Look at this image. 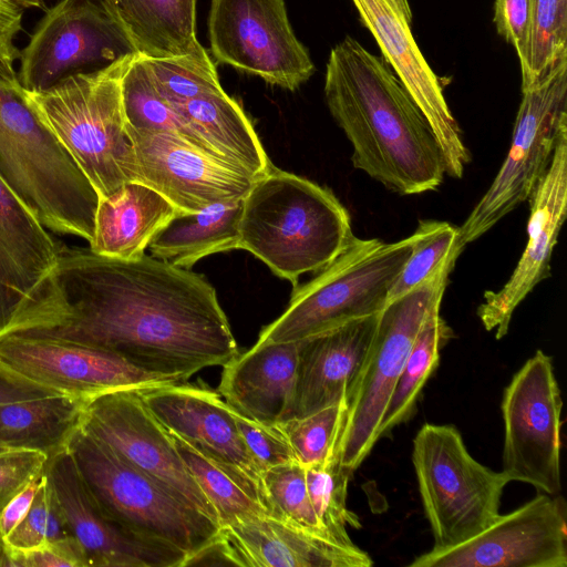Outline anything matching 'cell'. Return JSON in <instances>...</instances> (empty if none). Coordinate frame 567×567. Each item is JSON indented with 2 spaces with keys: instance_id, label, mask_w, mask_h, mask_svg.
Instances as JSON below:
<instances>
[{
  "instance_id": "9a60e30c",
  "label": "cell",
  "mask_w": 567,
  "mask_h": 567,
  "mask_svg": "<svg viewBox=\"0 0 567 567\" xmlns=\"http://www.w3.org/2000/svg\"><path fill=\"white\" fill-rule=\"evenodd\" d=\"M82 427L185 505L218 525L217 513L182 460L168 430L140 390L102 393L84 402Z\"/></svg>"
},
{
  "instance_id": "5bb4252c",
  "label": "cell",
  "mask_w": 567,
  "mask_h": 567,
  "mask_svg": "<svg viewBox=\"0 0 567 567\" xmlns=\"http://www.w3.org/2000/svg\"><path fill=\"white\" fill-rule=\"evenodd\" d=\"M0 372L83 401L115 390H144L179 382L137 368L102 349L20 333L0 336Z\"/></svg>"
},
{
  "instance_id": "2e32d148",
  "label": "cell",
  "mask_w": 567,
  "mask_h": 567,
  "mask_svg": "<svg viewBox=\"0 0 567 567\" xmlns=\"http://www.w3.org/2000/svg\"><path fill=\"white\" fill-rule=\"evenodd\" d=\"M410 567H566L565 498L540 493L466 542L432 548Z\"/></svg>"
},
{
  "instance_id": "603a6c76",
  "label": "cell",
  "mask_w": 567,
  "mask_h": 567,
  "mask_svg": "<svg viewBox=\"0 0 567 567\" xmlns=\"http://www.w3.org/2000/svg\"><path fill=\"white\" fill-rule=\"evenodd\" d=\"M378 319L379 313L300 341L290 420L348 404Z\"/></svg>"
},
{
  "instance_id": "f35d334b",
  "label": "cell",
  "mask_w": 567,
  "mask_h": 567,
  "mask_svg": "<svg viewBox=\"0 0 567 567\" xmlns=\"http://www.w3.org/2000/svg\"><path fill=\"white\" fill-rule=\"evenodd\" d=\"M567 55V0H534L525 85Z\"/></svg>"
},
{
  "instance_id": "ee69618b",
  "label": "cell",
  "mask_w": 567,
  "mask_h": 567,
  "mask_svg": "<svg viewBox=\"0 0 567 567\" xmlns=\"http://www.w3.org/2000/svg\"><path fill=\"white\" fill-rule=\"evenodd\" d=\"M10 550L13 567H89L86 556L73 536L29 550H17L11 547Z\"/></svg>"
},
{
  "instance_id": "ab89813d",
  "label": "cell",
  "mask_w": 567,
  "mask_h": 567,
  "mask_svg": "<svg viewBox=\"0 0 567 567\" xmlns=\"http://www.w3.org/2000/svg\"><path fill=\"white\" fill-rule=\"evenodd\" d=\"M72 536L43 473L42 482L23 519L4 537L17 550H29Z\"/></svg>"
},
{
  "instance_id": "d6986e66",
  "label": "cell",
  "mask_w": 567,
  "mask_h": 567,
  "mask_svg": "<svg viewBox=\"0 0 567 567\" xmlns=\"http://www.w3.org/2000/svg\"><path fill=\"white\" fill-rule=\"evenodd\" d=\"M44 475L89 567H184L188 556L141 537L107 517L87 491L69 450L48 458Z\"/></svg>"
},
{
  "instance_id": "83f0119b",
  "label": "cell",
  "mask_w": 567,
  "mask_h": 567,
  "mask_svg": "<svg viewBox=\"0 0 567 567\" xmlns=\"http://www.w3.org/2000/svg\"><path fill=\"white\" fill-rule=\"evenodd\" d=\"M134 52L147 59L196 53L195 19L182 0H102Z\"/></svg>"
},
{
  "instance_id": "60d3db41",
  "label": "cell",
  "mask_w": 567,
  "mask_h": 567,
  "mask_svg": "<svg viewBox=\"0 0 567 567\" xmlns=\"http://www.w3.org/2000/svg\"><path fill=\"white\" fill-rule=\"evenodd\" d=\"M233 413L248 451L262 472L277 465L297 461L279 424L260 423L245 417L234 410Z\"/></svg>"
},
{
  "instance_id": "3957f363",
  "label": "cell",
  "mask_w": 567,
  "mask_h": 567,
  "mask_svg": "<svg viewBox=\"0 0 567 567\" xmlns=\"http://www.w3.org/2000/svg\"><path fill=\"white\" fill-rule=\"evenodd\" d=\"M0 177L47 229L90 244L99 194L1 60Z\"/></svg>"
},
{
  "instance_id": "74e56055",
  "label": "cell",
  "mask_w": 567,
  "mask_h": 567,
  "mask_svg": "<svg viewBox=\"0 0 567 567\" xmlns=\"http://www.w3.org/2000/svg\"><path fill=\"white\" fill-rule=\"evenodd\" d=\"M346 411L347 404L338 403L279 424L300 464L324 463L333 455Z\"/></svg>"
},
{
  "instance_id": "836d02e7",
  "label": "cell",
  "mask_w": 567,
  "mask_h": 567,
  "mask_svg": "<svg viewBox=\"0 0 567 567\" xmlns=\"http://www.w3.org/2000/svg\"><path fill=\"white\" fill-rule=\"evenodd\" d=\"M311 505L324 532L334 540L352 544L348 527L360 528L359 517L347 506L348 483L352 476L333 454L324 463L305 466Z\"/></svg>"
},
{
  "instance_id": "44dd1931",
  "label": "cell",
  "mask_w": 567,
  "mask_h": 567,
  "mask_svg": "<svg viewBox=\"0 0 567 567\" xmlns=\"http://www.w3.org/2000/svg\"><path fill=\"white\" fill-rule=\"evenodd\" d=\"M62 247L0 177V336L43 298Z\"/></svg>"
},
{
  "instance_id": "7c38bea8",
  "label": "cell",
  "mask_w": 567,
  "mask_h": 567,
  "mask_svg": "<svg viewBox=\"0 0 567 567\" xmlns=\"http://www.w3.org/2000/svg\"><path fill=\"white\" fill-rule=\"evenodd\" d=\"M132 53L102 0H59L45 10L20 50L18 76L28 92H43Z\"/></svg>"
},
{
  "instance_id": "f6af8a7d",
  "label": "cell",
  "mask_w": 567,
  "mask_h": 567,
  "mask_svg": "<svg viewBox=\"0 0 567 567\" xmlns=\"http://www.w3.org/2000/svg\"><path fill=\"white\" fill-rule=\"evenodd\" d=\"M43 0H0V60L13 65L20 58L16 39L27 11L42 8Z\"/></svg>"
},
{
  "instance_id": "ba28073f",
  "label": "cell",
  "mask_w": 567,
  "mask_h": 567,
  "mask_svg": "<svg viewBox=\"0 0 567 567\" xmlns=\"http://www.w3.org/2000/svg\"><path fill=\"white\" fill-rule=\"evenodd\" d=\"M457 258L451 257L416 288L386 302L379 313L333 452L352 474L380 440V423L389 398L419 331L433 308L442 303Z\"/></svg>"
},
{
  "instance_id": "e0dca14e",
  "label": "cell",
  "mask_w": 567,
  "mask_h": 567,
  "mask_svg": "<svg viewBox=\"0 0 567 567\" xmlns=\"http://www.w3.org/2000/svg\"><path fill=\"white\" fill-rule=\"evenodd\" d=\"M381 55L426 117L443 154L446 175L462 178L471 154L446 102L441 79L429 65L412 32L409 0H351Z\"/></svg>"
},
{
  "instance_id": "30bf717a",
  "label": "cell",
  "mask_w": 567,
  "mask_h": 567,
  "mask_svg": "<svg viewBox=\"0 0 567 567\" xmlns=\"http://www.w3.org/2000/svg\"><path fill=\"white\" fill-rule=\"evenodd\" d=\"M567 127V55L522 85L509 151L492 184L458 226L465 247L527 202L545 176Z\"/></svg>"
},
{
  "instance_id": "52a82bcc",
  "label": "cell",
  "mask_w": 567,
  "mask_h": 567,
  "mask_svg": "<svg viewBox=\"0 0 567 567\" xmlns=\"http://www.w3.org/2000/svg\"><path fill=\"white\" fill-rule=\"evenodd\" d=\"M102 512L127 530L187 554V564L219 535L220 526L185 505L81 427L68 447Z\"/></svg>"
},
{
  "instance_id": "4dcf8cb0",
  "label": "cell",
  "mask_w": 567,
  "mask_h": 567,
  "mask_svg": "<svg viewBox=\"0 0 567 567\" xmlns=\"http://www.w3.org/2000/svg\"><path fill=\"white\" fill-rule=\"evenodd\" d=\"M168 432L188 471L214 506L220 528L252 517L269 516L262 488L257 483Z\"/></svg>"
},
{
  "instance_id": "d590c367",
  "label": "cell",
  "mask_w": 567,
  "mask_h": 567,
  "mask_svg": "<svg viewBox=\"0 0 567 567\" xmlns=\"http://www.w3.org/2000/svg\"><path fill=\"white\" fill-rule=\"evenodd\" d=\"M416 243L394 281L386 302L411 291L431 277L451 257L464 249L458 227L443 220H420Z\"/></svg>"
},
{
  "instance_id": "c3c4849f",
  "label": "cell",
  "mask_w": 567,
  "mask_h": 567,
  "mask_svg": "<svg viewBox=\"0 0 567 567\" xmlns=\"http://www.w3.org/2000/svg\"><path fill=\"white\" fill-rule=\"evenodd\" d=\"M186 11L192 18H196V0H182Z\"/></svg>"
},
{
  "instance_id": "7bdbcfd3",
  "label": "cell",
  "mask_w": 567,
  "mask_h": 567,
  "mask_svg": "<svg viewBox=\"0 0 567 567\" xmlns=\"http://www.w3.org/2000/svg\"><path fill=\"white\" fill-rule=\"evenodd\" d=\"M47 461L48 456L39 451L0 452V514L16 495L43 474Z\"/></svg>"
},
{
  "instance_id": "ffe728a7",
  "label": "cell",
  "mask_w": 567,
  "mask_h": 567,
  "mask_svg": "<svg viewBox=\"0 0 567 567\" xmlns=\"http://www.w3.org/2000/svg\"><path fill=\"white\" fill-rule=\"evenodd\" d=\"M527 202V245L505 285L485 291L477 308L483 327L494 331L496 339L507 334L520 302L550 277L553 250L567 214V127L561 130L551 163Z\"/></svg>"
},
{
  "instance_id": "6da1fadb",
  "label": "cell",
  "mask_w": 567,
  "mask_h": 567,
  "mask_svg": "<svg viewBox=\"0 0 567 567\" xmlns=\"http://www.w3.org/2000/svg\"><path fill=\"white\" fill-rule=\"evenodd\" d=\"M7 333L102 349L179 382L239 352L203 275L152 255L122 259L66 246L43 298Z\"/></svg>"
},
{
  "instance_id": "d4e9b609",
  "label": "cell",
  "mask_w": 567,
  "mask_h": 567,
  "mask_svg": "<svg viewBox=\"0 0 567 567\" xmlns=\"http://www.w3.org/2000/svg\"><path fill=\"white\" fill-rule=\"evenodd\" d=\"M300 341L255 343L223 367L218 391L240 415L265 424L291 417Z\"/></svg>"
},
{
  "instance_id": "7dc6e473",
  "label": "cell",
  "mask_w": 567,
  "mask_h": 567,
  "mask_svg": "<svg viewBox=\"0 0 567 567\" xmlns=\"http://www.w3.org/2000/svg\"><path fill=\"white\" fill-rule=\"evenodd\" d=\"M0 566H12L11 550L0 532Z\"/></svg>"
},
{
  "instance_id": "cb8c5ba5",
  "label": "cell",
  "mask_w": 567,
  "mask_h": 567,
  "mask_svg": "<svg viewBox=\"0 0 567 567\" xmlns=\"http://www.w3.org/2000/svg\"><path fill=\"white\" fill-rule=\"evenodd\" d=\"M230 565L247 567H370L371 557L343 544L271 516L252 517L220 528Z\"/></svg>"
},
{
  "instance_id": "b9f144b4",
  "label": "cell",
  "mask_w": 567,
  "mask_h": 567,
  "mask_svg": "<svg viewBox=\"0 0 567 567\" xmlns=\"http://www.w3.org/2000/svg\"><path fill=\"white\" fill-rule=\"evenodd\" d=\"M533 9L534 0H495L494 2L493 22L498 35L516 50L522 81L528 75Z\"/></svg>"
},
{
  "instance_id": "1f68e13d",
  "label": "cell",
  "mask_w": 567,
  "mask_h": 567,
  "mask_svg": "<svg viewBox=\"0 0 567 567\" xmlns=\"http://www.w3.org/2000/svg\"><path fill=\"white\" fill-rule=\"evenodd\" d=\"M440 308H433L416 336L389 398L380 423V439L413 416L423 388L439 365L440 351L453 338V330L440 316Z\"/></svg>"
},
{
  "instance_id": "bcb514c9",
  "label": "cell",
  "mask_w": 567,
  "mask_h": 567,
  "mask_svg": "<svg viewBox=\"0 0 567 567\" xmlns=\"http://www.w3.org/2000/svg\"><path fill=\"white\" fill-rule=\"evenodd\" d=\"M44 473V472H43ZM43 474L16 495L0 514V532L6 537L27 515L42 482Z\"/></svg>"
},
{
  "instance_id": "e575fe53",
  "label": "cell",
  "mask_w": 567,
  "mask_h": 567,
  "mask_svg": "<svg viewBox=\"0 0 567 567\" xmlns=\"http://www.w3.org/2000/svg\"><path fill=\"white\" fill-rule=\"evenodd\" d=\"M143 60L155 89L172 105L223 90L206 49L182 56Z\"/></svg>"
},
{
  "instance_id": "8d00e7d4",
  "label": "cell",
  "mask_w": 567,
  "mask_h": 567,
  "mask_svg": "<svg viewBox=\"0 0 567 567\" xmlns=\"http://www.w3.org/2000/svg\"><path fill=\"white\" fill-rule=\"evenodd\" d=\"M261 484L269 516L331 538L311 505L302 464L295 461L267 468L262 473Z\"/></svg>"
},
{
  "instance_id": "f546056e",
  "label": "cell",
  "mask_w": 567,
  "mask_h": 567,
  "mask_svg": "<svg viewBox=\"0 0 567 567\" xmlns=\"http://www.w3.org/2000/svg\"><path fill=\"white\" fill-rule=\"evenodd\" d=\"M243 199L177 213L148 245L152 256L188 269L206 256L238 249Z\"/></svg>"
},
{
  "instance_id": "d6a6232c",
  "label": "cell",
  "mask_w": 567,
  "mask_h": 567,
  "mask_svg": "<svg viewBox=\"0 0 567 567\" xmlns=\"http://www.w3.org/2000/svg\"><path fill=\"white\" fill-rule=\"evenodd\" d=\"M121 95L127 126L175 134L200 151L221 159L175 107L159 95L143 58L136 53L122 76Z\"/></svg>"
},
{
  "instance_id": "484cf974",
  "label": "cell",
  "mask_w": 567,
  "mask_h": 567,
  "mask_svg": "<svg viewBox=\"0 0 567 567\" xmlns=\"http://www.w3.org/2000/svg\"><path fill=\"white\" fill-rule=\"evenodd\" d=\"M177 213L158 192L136 181L127 182L100 198L89 248L106 257L137 258Z\"/></svg>"
},
{
  "instance_id": "8fae6325",
  "label": "cell",
  "mask_w": 567,
  "mask_h": 567,
  "mask_svg": "<svg viewBox=\"0 0 567 567\" xmlns=\"http://www.w3.org/2000/svg\"><path fill=\"white\" fill-rule=\"evenodd\" d=\"M563 400L551 357L537 350L504 390L503 472L550 495L561 489Z\"/></svg>"
},
{
  "instance_id": "4fadbf2b",
  "label": "cell",
  "mask_w": 567,
  "mask_h": 567,
  "mask_svg": "<svg viewBox=\"0 0 567 567\" xmlns=\"http://www.w3.org/2000/svg\"><path fill=\"white\" fill-rule=\"evenodd\" d=\"M208 38L219 63L271 85L295 91L315 72L291 28L285 0H212Z\"/></svg>"
},
{
  "instance_id": "8992f818",
  "label": "cell",
  "mask_w": 567,
  "mask_h": 567,
  "mask_svg": "<svg viewBox=\"0 0 567 567\" xmlns=\"http://www.w3.org/2000/svg\"><path fill=\"white\" fill-rule=\"evenodd\" d=\"M417 239L354 237L316 276L293 289L286 310L259 333L257 344L298 342L378 315Z\"/></svg>"
},
{
  "instance_id": "9c48e42d",
  "label": "cell",
  "mask_w": 567,
  "mask_h": 567,
  "mask_svg": "<svg viewBox=\"0 0 567 567\" xmlns=\"http://www.w3.org/2000/svg\"><path fill=\"white\" fill-rule=\"evenodd\" d=\"M412 463L433 548L466 542L501 514L508 477L475 460L455 426L423 424L413 440Z\"/></svg>"
},
{
  "instance_id": "f1b7e54d",
  "label": "cell",
  "mask_w": 567,
  "mask_h": 567,
  "mask_svg": "<svg viewBox=\"0 0 567 567\" xmlns=\"http://www.w3.org/2000/svg\"><path fill=\"white\" fill-rule=\"evenodd\" d=\"M83 400L44 395L0 404V445L55 456L68 450L83 417Z\"/></svg>"
},
{
  "instance_id": "5b68a950",
  "label": "cell",
  "mask_w": 567,
  "mask_h": 567,
  "mask_svg": "<svg viewBox=\"0 0 567 567\" xmlns=\"http://www.w3.org/2000/svg\"><path fill=\"white\" fill-rule=\"evenodd\" d=\"M134 54L99 71L71 76L47 91H27L100 198L136 181L121 95L122 76Z\"/></svg>"
},
{
  "instance_id": "7402d4cb",
  "label": "cell",
  "mask_w": 567,
  "mask_h": 567,
  "mask_svg": "<svg viewBox=\"0 0 567 567\" xmlns=\"http://www.w3.org/2000/svg\"><path fill=\"white\" fill-rule=\"evenodd\" d=\"M140 392L146 406L168 431L262 488L264 472L248 451L233 410L217 393L182 382Z\"/></svg>"
},
{
  "instance_id": "4316f807",
  "label": "cell",
  "mask_w": 567,
  "mask_h": 567,
  "mask_svg": "<svg viewBox=\"0 0 567 567\" xmlns=\"http://www.w3.org/2000/svg\"><path fill=\"white\" fill-rule=\"evenodd\" d=\"M173 106L233 167L254 179L274 167L243 107L224 90Z\"/></svg>"
},
{
  "instance_id": "681fc988",
  "label": "cell",
  "mask_w": 567,
  "mask_h": 567,
  "mask_svg": "<svg viewBox=\"0 0 567 567\" xmlns=\"http://www.w3.org/2000/svg\"><path fill=\"white\" fill-rule=\"evenodd\" d=\"M4 450H8V449H6L4 446L0 445V452L4 451Z\"/></svg>"
},
{
  "instance_id": "277c9868",
  "label": "cell",
  "mask_w": 567,
  "mask_h": 567,
  "mask_svg": "<svg viewBox=\"0 0 567 567\" xmlns=\"http://www.w3.org/2000/svg\"><path fill=\"white\" fill-rule=\"evenodd\" d=\"M354 237L349 212L331 189L275 166L243 199L238 249L293 288L301 275L327 267Z\"/></svg>"
},
{
  "instance_id": "ac0fdd59",
  "label": "cell",
  "mask_w": 567,
  "mask_h": 567,
  "mask_svg": "<svg viewBox=\"0 0 567 567\" xmlns=\"http://www.w3.org/2000/svg\"><path fill=\"white\" fill-rule=\"evenodd\" d=\"M136 182L158 192L179 213L244 198L255 179L226 162L166 132L135 130L126 125Z\"/></svg>"
},
{
  "instance_id": "7a4b0ae2",
  "label": "cell",
  "mask_w": 567,
  "mask_h": 567,
  "mask_svg": "<svg viewBox=\"0 0 567 567\" xmlns=\"http://www.w3.org/2000/svg\"><path fill=\"white\" fill-rule=\"evenodd\" d=\"M324 97L352 146L354 168L402 196L443 183L445 163L436 137L382 55L344 37L327 61Z\"/></svg>"
}]
</instances>
